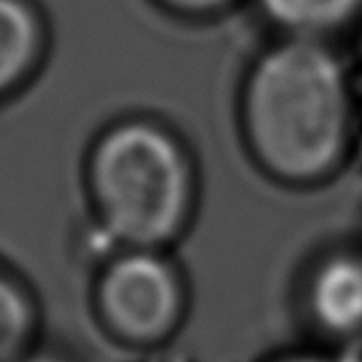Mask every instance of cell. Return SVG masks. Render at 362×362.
I'll return each instance as SVG.
<instances>
[{
	"label": "cell",
	"mask_w": 362,
	"mask_h": 362,
	"mask_svg": "<svg viewBox=\"0 0 362 362\" xmlns=\"http://www.w3.org/2000/svg\"><path fill=\"white\" fill-rule=\"evenodd\" d=\"M354 97L335 51L319 37H296L264 51L247 74L241 124L259 168L289 186L328 179L354 133Z\"/></svg>",
	"instance_id": "1"
},
{
	"label": "cell",
	"mask_w": 362,
	"mask_h": 362,
	"mask_svg": "<svg viewBox=\"0 0 362 362\" xmlns=\"http://www.w3.org/2000/svg\"><path fill=\"white\" fill-rule=\"evenodd\" d=\"M88 177L101 223L122 245L156 250L188 221L193 170L179 142L156 124L108 129L90 154Z\"/></svg>",
	"instance_id": "2"
},
{
	"label": "cell",
	"mask_w": 362,
	"mask_h": 362,
	"mask_svg": "<svg viewBox=\"0 0 362 362\" xmlns=\"http://www.w3.org/2000/svg\"><path fill=\"white\" fill-rule=\"evenodd\" d=\"M106 328L131 344H156L177 328L184 289L177 271L156 250L129 247L108 264L97 287Z\"/></svg>",
	"instance_id": "3"
},
{
	"label": "cell",
	"mask_w": 362,
	"mask_h": 362,
	"mask_svg": "<svg viewBox=\"0 0 362 362\" xmlns=\"http://www.w3.org/2000/svg\"><path fill=\"white\" fill-rule=\"evenodd\" d=\"M305 300L321 332L346 341L362 335V255L335 252L321 259L308 278Z\"/></svg>",
	"instance_id": "4"
},
{
	"label": "cell",
	"mask_w": 362,
	"mask_h": 362,
	"mask_svg": "<svg viewBox=\"0 0 362 362\" xmlns=\"http://www.w3.org/2000/svg\"><path fill=\"white\" fill-rule=\"evenodd\" d=\"M42 44V21L35 9L25 0H0V94L28 78Z\"/></svg>",
	"instance_id": "5"
},
{
	"label": "cell",
	"mask_w": 362,
	"mask_h": 362,
	"mask_svg": "<svg viewBox=\"0 0 362 362\" xmlns=\"http://www.w3.org/2000/svg\"><path fill=\"white\" fill-rule=\"evenodd\" d=\"M266 18L296 37H319L351 21L362 0H257Z\"/></svg>",
	"instance_id": "6"
},
{
	"label": "cell",
	"mask_w": 362,
	"mask_h": 362,
	"mask_svg": "<svg viewBox=\"0 0 362 362\" xmlns=\"http://www.w3.org/2000/svg\"><path fill=\"white\" fill-rule=\"evenodd\" d=\"M35 332V310L28 293L0 273V362H21Z\"/></svg>",
	"instance_id": "7"
},
{
	"label": "cell",
	"mask_w": 362,
	"mask_h": 362,
	"mask_svg": "<svg viewBox=\"0 0 362 362\" xmlns=\"http://www.w3.org/2000/svg\"><path fill=\"white\" fill-rule=\"evenodd\" d=\"M158 3L186 16H206L214 12H221L232 0H158Z\"/></svg>",
	"instance_id": "8"
},
{
	"label": "cell",
	"mask_w": 362,
	"mask_h": 362,
	"mask_svg": "<svg viewBox=\"0 0 362 362\" xmlns=\"http://www.w3.org/2000/svg\"><path fill=\"white\" fill-rule=\"evenodd\" d=\"M337 362H362V335L346 341V346L341 351V356L337 358Z\"/></svg>",
	"instance_id": "9"
},
{
	"label": "cell",
	"mask_w": 362,
	"mask_h": 362,
	"mask_svg": "<svg viewBox=\"0 0 362 362\" xmlns=\"http://www.w3.org/2000/svg\"><path fill=\"white\" fill-rule=\"evenodd\" d=\"M280 362H337V360H323L317 356H291V358H284Z\"/></svg>",
	"instance_id": "10"
},
{
	"label": "cell",
	"mask_w": 362,
	"mask_h": 362,
	"mask_svg": "<svg viewBox=\"0 0 362 362\" xmlns=\"http://www.w3.org/2000/svg\"><path fill=\"white\" fill-rule=\"evenodd\" d=\"M360 49H362V33H360Z\"/></svg>",
	"instance_id": "11"
},
{
	"label": "cell",
	"mask_w": 362,
	"mask_h": 362,
	"mask_svg": "<svg viewBox=\"0 0 362 362\" xmlns=\"http://www.w3.org/2000/svg\"><path fill=\"white\" fill-rule=\"evenodd\" d=\"M37 362H40V360H37Z\"/></svg>",
	"instance_id": "12"
}]
</instances>
